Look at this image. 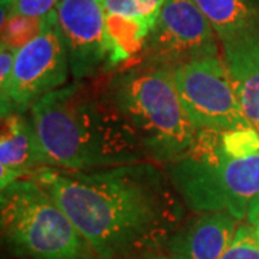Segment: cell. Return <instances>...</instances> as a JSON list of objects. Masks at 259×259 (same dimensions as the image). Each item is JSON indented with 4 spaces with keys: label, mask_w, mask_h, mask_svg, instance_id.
<instances>
[{
    "label": "cell",
    "mask_w": 259,
    "mask_h": 259,
    "mask_svg": "<svg viewBox=\"0 0 259 259\" xmlns=\"http://www.w3.org/2000/svg\"><path fill=\"white\" fill-rule=\"evenodd\" d=\"M221 47L243 114L259 133V33L235 39Z\"/></svg>",
    "instance_id": "cell-13"
},
{
    "label": "cell",
    "mask_w": 259,
    "mask_h": 259,
    "mask_svg": "<svg viewBox=\"0 0 259 259\" xmlns=\"http://www.w3.org/2000/svg\"><path fill=\"white\" fill-rule=\"evenodd\" d=\"M212 56H221V40L197 5L193 0H166L133 64L173 72L183 65Z\"/></svg>",
    "instance_id": "cell-6"
},
{
    "label": "cell",
    "mask_w": 259,
    "mask_h": 259,
    "mask_svg": "<svg viewBox=\"0 0 259 259\" xmlns=\"http://www.w3.org/2000/svg\"><path fill=\"white\" fill-rule=\"evenodd\" d=\"M239 221L228 212L193 213L166 243L168 259H221L238 231Z\"/></svg>",
    "instance_id": "cell-11"
},
{
    "label": "cell",
    "mask_w": 259,
    "mask_h": 259,
    "mask_svg": "<svg viewBox=\"0 0 259 259\" xmlns=\"http://www.w3.org/2000/svg\"><path fill=\"white\" fill-rule=\"evenodd\" d=\"M49 166L29 112H12L2 117L0 187L32 177Z\"/></svg>",
    "instance_id": "cell-12"
},
{
    "label": "cell",
    "mask_w": 259,
    "mask_h": 259,
    "mask_svg": "<svg viewBox=\"0 0 259 259\" xmlns=\"http://www.w3.org/2000/svg\"><path fill=\"white\" fill-rule=\"evenodd\" d=\"M56 19L74 81H93L114 72L104 0H61Z\"/></svg>",
    "instance_id": "cell-9"
},
{
    "label": "cell",
    "mask_w": 259,
    "mask_h": 259,
    "mask_svg": "<svg viewBox=\"0 0 259 259\" xmlns=\"http://www.w3.org/2000/svg\"><path fill=\"white\" fill-rule=\"evenodd\" d=\"M47 18H28L12 15L2 22V44L18 52L42 33L47 25Z\"/></svg>",
    "instance_id": "cell-15"
},
{
    "label": "cell",
    "mask_w": 259,
    "mask_h": 259,
    "mask_svg": "<svg viewBox=\"0 0 259 259\" xmlns=\"http://www.w3.org/2000/svg\"><path fill=\"white\" fill-rule=\"evenodd\" d=\"M104 78L108 98L136 131L148 161L164 167L190 148L197 130L170 71L131 64Z\"/></svg>",
    "instance_id": "cell-3"
},
{
    "label": "cell",
    "mask_w": 259,
    "mask_h": 259,
    "mask_svg": "<svg viewBox=\"0 0 259 259\" xmlns=\"http://www.w3.org/2000/svg\"><path fill=\"white\" fill-rule=\"evenodd\" d=\"M61 0H12V15L47 18L56 10Z\"/></svg>",
    "instance_id": "cell-17"
},
{
    "label": "cell",
    "mask_w": 259,
    "mask_h": 259,
    "mask_svg": "<svg viewBox=\"0 0 259 259\" xmlns=\"http://www.w3.org/2000/svg\"><path fill=\"white\" fill-rule=\"evenodd\" d=\"M221 259H259L258 236L249 222L239 223L233 241Z\"/></svg>",
    "instance_id": "cell-16"
},
{
    "label": "cell",
    "mask_w": 259,
    "mask_h": 259,
    "mask_svg": "<svg viewBox=\"0 0 259 259\" xmlns=\"http://www.w3.org/2000/svg\"><path fill=\"white\" fill-rule=\"evenodd\" d=\"M171 74L182 105L196 130L253 128L243 114L223 58L194 61Z\"/></svg>",
    "instance_id": "cell-7"
},
{
    "label": "cell",
    "mask_w": 259,
    "mask_h": 259,
    "mask_svg": "<svg viewBox=\"0 0 259 259\" xmlns=\"http://www.w3.org/2000/svg\"><path fill=\"white\" fill-rule=\"evenodd\" d=\"M164 168L192 213L228 212L243 222L259 212V153L232 156L222 131L197 130L190 148Z\"/></svg>",
    "instance_id": "cell-4"
},
{
    "label": "cell",
    "mask_w": 259,
    "mask_h": 259,
    "mask_svg": "<svg viewBox=\"0 0 259 259\" xmlns=\"http://www.w3.org/2000/svg\"><path fill=\"white\" fill-rule=\"evenodd\" d=\"M29 114L51 167L87 171L148 161L136 131L108 98L104 78L68 83Z\"/></svg>",
    "instance_id": "cell-2"
},
{
    "label": "cell",
    "mask_w": 259,
    "mask_h": 259,
    "mask_svg": "<svg viewBox=\"0 0 259 259\" xmlns=\"http://www.w3.org/2000/svg\"><path fill=\"white\" fill-rule=\"evenodd\" d=\"M0 225L5 245L18 258L98 259L55 199L32 179L2 189Z\"/></svg>",
    "instance_id": "cell-5"
},
{
    "label": "cell",
    "mask_w": 259,
    "mask_h": 259,
    "mask_svg": "<svg viewBox=\"0 0 259 259\" xmlns=\"http://www.w3.org/2000/svg\"><path fill=\"white\" fill-rule=\"evenodd\" d=\"M28 179L55 199L98 259L147 256L183 222L185 203L153 161L87 171L47 167Z\"/></svg>",
    "instance_id": "cell-1"
},
{
    "label": "cell",
    "mask_w": 259,
    "mask_h": 259,
    "mask_svg": "<svg viewBox=\"0 0 259 259\" xmlns=\"http://www.w3.org/2000/svg\"><path fill=\"white\" fill-rule=\"evenodd\" d=\"M69 58L56 10L48 15L42 33L16 52L9 90L2 101V117L29 112L47 95L68 85Z\"/></svg>",
    "instance_id": "cell-8"
},
{
    "label": "cell",
    "mask_w": 259,
    "mask_h": 259,
    "mask_svg": "<svg viewBox=\"0 0 259 259\" xmlns=\"http://www.w3.org/2000/svg\"><path fill=\"white\" fill-rule=\"evenodd\" d=\"M210 22L221 45L259 33V0H193Z\"/></svg>",
    "instance_id": "cell-14"
},
{
    "label": "cell",
    "mask_w": 259,
    "mask_h": 259,
    "mask_svg": "<svg viewBox=\"0 0 259 259\" xmlns=\"http://www.w3.org/2000/svg\"><path fill=\"white\" fill-rule=\"evenodd\" d=\"M166 0H104L114 71L136 62Z\"/></svg>",
    "instance_id": "cell-10"
},
{
    "label": "cell",
    "mask_w": 259,
    "mask_h": 259,
    "mask_svg": "<svg viewBox=\"0 0 259 259\" xmlns=\"http://www.w3.org/2000/svg\"><path fill=\"white\" fill-rule=\"evenodd\" d=\"M15 59H16V51L2 44V48H0V98L5 97L9 90Z\"/></svg>",
    "instance_id": "cell-18"
},
{
    "label": "cell",
    "mask_w": 259,
    "mask_h": 259,
    "mask_svg": "<svg viewBox=\"0 0 259 259\" xmlns=\"http://www.w3.org/2000/svg\"><path fill=\"white\" fill-rule=\"evenodd\" d=\"M139 259H168L167 256H163V255H147V256H143V258Z\"/></svg>",
    "instance_id": "cell-20"
},
{
    "label": "cell",
    "mask_w": 259,
    "mask_h": 259,
    "mask_svg": "<svg viewBox=\"0 0 259 259\" xmlns=\"http://www.w3.org/2000/svg\"><path fill=\"white\" fill-rule=\"evenodd\" d=\"M246 222H249L250 225H252V228H253V231H255V233H256V236H258V241H259V212H256L255 214H252Z\"/></svg>",
    "instance_id": "cell-19"
}]
</instances>
